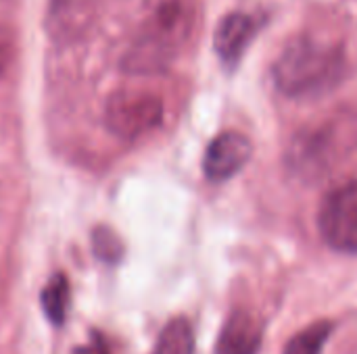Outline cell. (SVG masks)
<instances>
[{"instance_id": "5bb4252c", "label": "cell", "mask_w": 357, "mask_h": 354, "mask_svg": "<svg viewBox=\"0 0 357 354\" xmlns=\"http://www.w3.org/2000/svg\"><path fill=\"white\" fill-rule=\"evenodd\" d=\"M15 48H17V33L13 31L10 25L0 23V79L4 77L6 69L13 63Z\"/></svg>"}, {"instance_id": "8992f818", "label": "cell", "mask_w": 357, "mask_h": 354, "mask_svg": "<svg viewBox=\"0 0 357 354\" xmlns=\"http://www.w3.org/2000/svg\"><path fill=\"white\" fill-rule=\"evenodd\" d=\"M98 0H46L44 27L52 42L73 44L94 25Z\"/></svg>"}, {"instance_id": "ba28073f", "label": "cell", "mask_w": 357, "mask_h": 354, "mask_svg": "<svg viewBox=\"0 0 357 354\" xmlns=\"http://www.w3.org/2000/svg\"><path fill=\"white\" fill-rule=\"evenodd\" d=\"M255 33H257V21L251 15L241 10L226 15L218 23L213 33V48L222 65H226L228 69L236 67L245 50L249 48L251 40L255 38Z\"/></svg>"}, {"instance_id": "4fadbf2b", "label": "cell", "mask_w": 357, "mask_h": 354, "mask_svg": "<svg viewBox=\"0 0 357 354\" xmlns=\"http://www.w3.org/2000/svg\"><path fill=\"white\" fill-rule=\"evenodd\" d=\"M94 250L102 261H109V263H115L121 257V244L117 236L109 232L107 227H100L94 232Z\"/></svg>"}, {"instance_id": "5b68a950", "label": "cell", "mask_w": 357, "mask_h": 354, "mask_svg": "<svg viewBox=\"0 0 357 354\" xmlns=\"http://www.w3.org/2000/svg\"><path fill=\"white\" fill-rule=\"evenodd\" d=\"M318 227L333 250L357 255V182L337 186L322 198Z\"/></svg>"}, {"instance_id": "7a4b0ae2", "label": "cell", "mask_w": 357, "mask_h": 354, "mask_svg": "<svg viewBox=\"0 0 357 354\" xmlns=\"http://www.w3.org/2000/svg\"><path fill=\"white\" fill-rule=\"evenodd\" d=\"M347 73L341 44L316 35L293 38L272 67L276 88L289 98H314L335 90Z\"/></svg>"}, {"instance_id": "6da1fadb", "label": "cell", "mask_w": 357, "mask_h": 354, "mask_svg": "<svg viewBox=\"0 0 357 354\" xmlns=\"http://www.w3.org/2000/svg\"><path fill=\"white\" fill-rule=\"evenodd\" d=\"M146 17L121 67L128 73L151 75L165 71L195 35L199 0H144Z\"/></svg>"}, {"instance_id": "9c48e42d", "label": "cell", "mask_w": 357, "mask_h": 354, "mask_svg": "<svg viewBox=\"0 0 357 354\" xmlns=\"http://www.w3.org/2000/svg\"><path fill=\"white\" fill-rule=\"evenodd\" d=\"M264 342V325L257 315L236 309L220 330L215 354H257Z\"/></svg>"}, {"instance_id": "52a82bcc", "label": "cell", "mask_w": 357, "mask_h": 354, "mask_svg": "<svg viewBox=\"0 0 357 354\" xmlns=\"http://www.w3.org/2000/svg\"><path fill=\"white\" fill-rule=\"evenodd\" d=\"M253 144L241 131H224L215 136L203 156V173L209 182L220 184L234 177L251 161Z\"/></svg>"}, {"instance_id": "8fae6325", "label": "cell", "mask_w": 357, "mask_h": 354, "mask_svg": "<svg viewBox=\"0 0 357 354\" xmlns=\"http://www.w3.org/2000/svg\"><path fill=\"white\" fill-rule=\"evenodd\" d=\"M69 282L63 273H56L48 280L40 294V305L46 315V319L52 325H61L67 319L69 311Z\"/></svg>"}, {"instance_id": "9a60e30c", "label": "cell", "mask_w": 357, "mask_h": 354, "mask_svg": "<svg viewBox=\"0 0 357 354\" xmlns=\"http://www.w3.org/2000/svg\"><path fill=\"white\" fill-rule=\"evenodd\" d=\"M71 354H111V353H109V348H107L105 340H102L100 336H94V338H92V342H90L88 346L75 348Z\"/></svg>"}, {"instance_id": "7c38bea8", "label": "cell", "mask_w": 357, "mask_h": 354, "mask_svg": "<svg viewBox=\"0 0 357 354\" xmlns=\"http://www.w3.org/2000/svg\"><path fill=\"white\" fill-rule=\"evenodd\" d=\"M335 330L333 321H316L312 325H307L305 330H301L299 334H295L287 344L282 354H320L324 344L328 342L331 334Z\"/></svg>"}, {"instance_id": "277c9868", "label": "cell", "mask_w": 357, "mask_h": 354, "mask_svg": "<svg viewBox=\"0 0 357 354\" xmlns=\"http://www.w3.org/2000/svg\"><path fill=\"white\" fill-rule=\"evenodd\" d=\"M163 121V100L146 90H117L105 104V125L123 140L151 134Z\"/></svg>"}, {"instance_id": "30bf717a", "label": "cell", "mask_w": 357, "mask_h": 354, "mask_svg": "<svg viewBox=\"0 0 357 354\" xmlns=\"http://www.w3.org/2000/svg\"><path fill=\"white\" fill-rule=\"evenodd\" d=\"M151 354H195V334L184 317L172 319L159 334Z\"/></svg>"}, {"instance_id": "3957f363", "label": "cell", "mask_w": 357, "mask_h": 354, "mask_svg": "<svg viewBox=\"0 0 357 354\" xmlns=\"http://www.w3.org/2000/svg\"><path fill=\"white\" fill-rule=\"evenodd\" d=\"M357 150V115L337 111L301 127L284 154L287 169L293 177L316 184L331 175Z\"/></svg>"}]
</instances>
